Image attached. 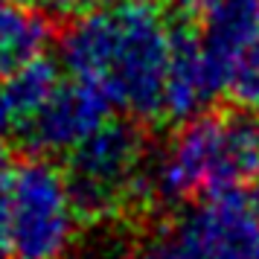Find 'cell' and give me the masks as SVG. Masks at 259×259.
<instances>
[{"mask_svg": "<svg viewBox=\"0 0 259 259\" xmlns=\"http://www.w3.org/2000/svg\"><path fill=\"white\" fill-rule=\"evenodd\" d=\"M169 3H172V9H178L184 15H204V12H210L215 3H222V0H169Z\"/></svg>", "mask_w": 259, "mask_h": 259, "instance_id": "13", "label": "cell"}, {"mask_svg": "<svg viewBox=\"0 0 259 259\" xmlns=\"http://www.w3.org/2000/svg\"><path fill=\"white\" fill-rule=\"evenodd\" d=\"M79 210L67 175L44 157L15 163L0 189V259H64Z\"/></svg>", "mask_w": 259, "mask_h": 259, "instance_id": "3", "label": "cell"}, {"mask_svg": "<svg viewBox=\"0 0 259 259\" xmlns=\"http://www.w3.org/2000/svg\"><path fill=\"white\" fill-rule=\"evenodd\" d=\"M12 3H29V0H12Z\"/></svg>", "mask_w": 259, "mask_h": 259, "instance_id": "16", "label": "cell"}, {"mask_svg": "<svg viewBox=\"0 0 259 259\" xmlns=\"http://www.w3.org/2000/svg\"><path fill=\"white\" fill-rule=\"evenodd\" d=\"M131 259H181V253H178V245H175V239H172V233L163 230V233L149 236L131 253Z\"/></svg>", "mask_w": 259, "mask_h": 259, "instance_id": "11", "label": "cell"}, {"mask_svg": "<svg viewBox=\"0 0 259 259\" xmlns=\"http://www.w3.org/2000/svg\"><path fill=\"white\" fill-rule=\"evenodd\" d=\"M169 233L181 259H259V215L239 192L204 198Z\"/></svg>", "mask_w": 259, "mask_h": 259, "instance_id": "6", "label": "cell"}, {"mask_svg": "<svg viewBox=\"0 0 259 259\" xmlns=\"http://www.w3.org/2000/svg\"><path fill=\"white\" fill-rule=\"evenodd\" d=\"M256 128H259V119H256Z\"/></svg>", "mask_w": 259, "mask_h": 259, "instance_id": "17", "label": "cell"}, {"mask_svg": "<svg viewBox=\"0 0 259 259\" xmlns=\"http://www.w3.org/2000/svg\"><path fill=\"white\" fill-rule=\"evenodd\" d=\"M44 6H47L50 15L73 21V18L84 15L88 9H94V0H44Z\"/></svg>", "mask_w": 259, "mask_h": 259, "instance_id": "12", "label": "cell"}, {"mask_svg": "<svg viewBox=\"0 0 259 259\" xmlns=\"http://www.w3.org/2000/svg\"><path fill=\"white\" fill-rule=\"evenodd\" d=\"M201 18L198 38L222 94L259 105V0H222Z\"/></svg>", "mask_w": 259, "mask_h": 259, "instance_id": "5", "label": "cell"}, {"mask_svg": "<svg viewBox=\"0 0 259 259\" xmlns=\"http://www.w3.org/2000/svg\"><path fill=\"white\" fill-rule=\"evenodd\" d=\"M12 169H15L12 149L6 146V137H0V189H3V184H6V181H9Z\"/></svg>", "mask_w": 259, "mask_h": 259, "instance_id": "14", "label": "cell"}, {"mask_svg": "<svg viewBox=\"0 0 259 259\" xmlns=\"http://www.w3.org/2000/svg\"><path fill=\"white\" fill-rule=\"evenodd\" d=\"M169 38L172 26L154 3L117 0L73 18L61 35V64L111 111L154 119L163 117Z\"/></svg>", "mask_w": 259, "mask_h": 259, "instance_id": "1", "label": "cell"}, {"mask_svg": "<svg viewBox=\"0 0 259 259\" xmlns=\"http://www.w3.org/2000/svg\"><path fill=\"white\" fill-rule=\"evenodd\" d=\"M108 114L111 105L94 88L76 79L59 82L21 140L41 154H70L102 122H108Z\"/></svg>", "mask_w": 259, "mask_h": 259, "instance_id": "7", "label": "cell"}, {"mask_svg": "<svg viewBox=\"0 0 259 259\" xmlns=\"http://www.w3.org/2000/svg\"><path fill=\"white\" fill-rule=\"evenodd\" d=\"M146 169L143 192L163 204L239 192L259 169V128L242 114H198Z\"/></svg>", "mask_w": 259, "mask_h": 259, "instance_id": "2", "label": "cell"}, {"mask_svg": "<svg viewBox=\"0 0 259 259\" xmlns=\"http://www.w3.org/2000/svg\"><path fill=\"white\" fill-rule=\"evenodd\" d=\"M50 18L26 3L0 0V79L15 67L38 59L50 44Z\"/></svg>", "mask_w": 259, "mask_h": 259, "instance_id": "10", "label": "cell"}, {"mask_svg": "<svg viewBox=\"0 0 259 259\" xmlns=\"http://www.w3.org/2000/svg\"><path fill=\"white\" fill-rule=\"evenodd\" d=\"M247 184H250V192H247V204H250V210L259 215V169L253 172V178H250Z\"/></svg>", "mask_w": 259, "mask_h": 259, "instance_id": "15", "label": "cell"}, {"mask_svg": "<svg viewBox=\"0 0 259 259\" xmlns=\"http://www.w3.org/2000/svg\"><path fill=\"white\" fill-rule=\"evenodd\" d=\"M59 82V67L44 56L6 73L0 79V137H24Z\"/></svg>", "mask_w": 259, "mask_h": 259, "instance_id": "9", "label": "cell"}, {"mask_svg": "<svg viewBox=\"0 0 259 259\" xmlns=\"http://www.w3.org/2000/svg\"><path fill=\"white\" fill-rule=\"evenodd\" d=\"M67 184L79 215H108L143 195L146 143L131 122H102L70 152Z\"/></svg>", "mask_w": 259, "mask_h": 259, "instance_id": "4", "label": "cell"}, {"mask_svg": "<svg viewBox=\"0 0 259 259\" xmlns=\"http://www.w3.org/2000/svg\"><path fill=\"white\" fill-rule=\"evenodd\" d=\"M222 94L219 79L212 73L210 61L204 56L201 38L189 29H172L169 38V64H166V82H163V117L172 122L204 114Z\"/></svg>", "mask_w": 259, "mask_h": 259, "instance_id": "8", "label": "cell"}]
</instances>
